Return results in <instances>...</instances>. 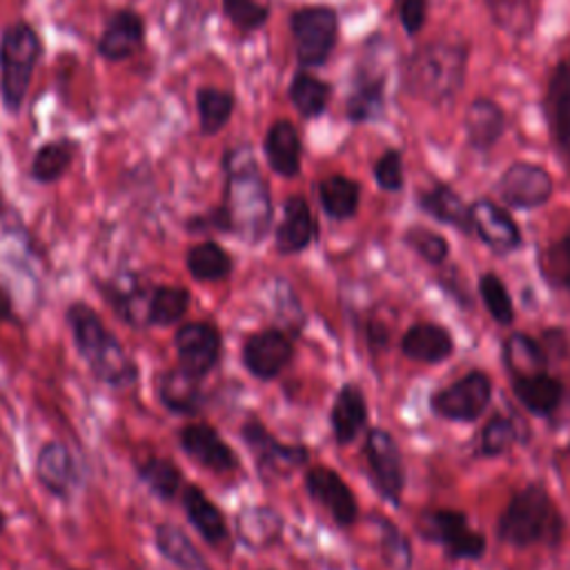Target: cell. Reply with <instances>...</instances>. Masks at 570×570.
Returning a JSON list of instances; mask_svg holds the SVG:
<instances>
[{
	"mask_svg": "<svg viewBox=\"0 0 570 570\" xmlns=\"http://www.w3.org/2000/svg\"><path fill=\"white\" fill-rule=\"evenodd\" d=\"M225 200L223 207L232 223V234L247 243H258L272 223V203L265 180L261 178L249 147H238L225 156Z\"/></svg>",
	"mask_w": 570,
	"mask_h": 570,
	"instance_id": "6da1fadb",
	"label": "cell"
},
{
	"mask_svg": "<svg viewBox=\"0 0 570 570\" xmlns=\"http://www.w3.org/2000/svg\"><path fill=\"white\" fill-rule=\"evenodd\" d=\"M65 318L76 341L78 354L87 361L96 379L111 387H127L138 379L136 361L127 354L122 343L107 330V325L89 303H71L67 307Z\"/></svg>",
	"mask_w": 570,
	"mask_h": 570,
	"instance_id": "7a4b0ae2",
	"label": "cell"
},
{
	"mask_svg": "<svg viewBox=\"0 0 570 570\" xmlns=\"http://www.w3.org/2000/svg\"><path fill=\"white\" fill-rule=\"evenodd\" d=\"M563 517L539 483L517 490L497 519V537L512 548L557 546L563 537Z\"/></svg>",
	"mask_w": 570,
	"mask_h": 570,
	"instance_id": "3957f363",
	"label": "cell"
},
{
	"mask_svg": "<svg viewBox=\"0 0 570 570\" xmlns=\"http://www.w3.org/2000/svg\"><path fill=\"white\" fill-rule=\"evenodd\" d=\"M465 80V49L454 42L423 45L407 62V91L430 105L450 100Z\"/></svg>",
	"mask_w": 570,
	"mask_h": 570,
	"instance_id": "277c9868",
	"label": "cell"
},
{
	"mask_svg": "<svg viewBox=\"0 0 570 570\" xmlns=\"http://www.w3.org/2000/svg\"><path fill=\"white\" fill-rule=\"evenodd\" d=\"M42 45L38 33L24 24V22H16L11 24L0 42V69H2V98H4V107L11 111H18L31 76H33V67L40 58Z\"/></svg>",
	"mask_w": 570,
	"mask_h": 570,
	"instance_id": "5b68a950",
	"label": "cell"
},
{
	"mask_svg": "<svg viewBox=\"0 0 570 570\" xmlns=\"http://www.w3.org/2000/svg\"><path fill=\"white\" fill-rule=\"evenodd\" d=\"M425 541L443 546L450 559L476 561L485 554V537L470 528L468 514L454 508H425L416 519Z\"/></svg>",
	"mask_w": 570,
	"mask_h": 570,
	"instance_id": "8992f818",
	"label": "cell"
},
{
	"mask_svg": "<svg viewBox=\"0 0 570 570\" xmlns=\"http://www.w3.org/2000/svg\"><path fill=\"white\" fill-rule=\"evenodd\" d=\"M240 436L249 448L263 479H281L309 461V450L301 443H281L261 419L249 416L240 425Z\"/></svg>",
	"mask_w": 570,
	"mask_h": 570,
	"instance_id": "52a82bcc",
	"label": "cell"
},
{
	"mask_svg": "<svg viewBox=\"0 0 570 570\" xmlns=\"http://www.w3.org/2000/svg\"><path fill=\"white\" fill-rule=\"evenodd\" d=\"M492 396V381L483 370H472L452 385L436 390L430 396V407L436 416L452 423L476 421Z\"/></svg>",
	"mask_w": 570,
	"mask_h": 570,
	"instance_id": "ba28073f",
	"label": "cell"
},
{
	"mask_svg": "<svg viewBox=\"0 0 570 570\" xmlns=\"http://www.w3.org/2000/svg\"><path fill=\"white\" fill-rule=\"evenodd\" d=\"M289 24L298 62L305 67L325 62L336 45V13L330 7H303L292 13Z\"/></svg>",
	"mask_w": 570,
	"mask_h": 570,
	"instance_id": "9c48e42d",
	"label": "cell"
},
{
	"mask_svg": "<svg viewBox=\"0 0 570 570\" xmlns=\"http://www.w3.org/2000/svg\"><path fill=\"white\" fill-rule=\"evenodd\" d=\"M363 452L376 492L387 503L399 505L405 490V463L396 439L383 428H372L365 436Z\"/></svg>",
	"mask_w": 570,
	"mask_h": 570,
	"instance_id": "30bf717a",
	"label": "cell"
},
{
	"mask_svg": "<svg viewBox=\"0 0 570 570\" xmlns=\"http://www.w3.org/2000/svg\"><path fill=\"white\" fill-rule=\"evenodd\" d=\"M174 347L180 367L196 376H207L220 361V332L207 321L183 323L174 334Z\"/></svg>",
	"mask_w": 570,
	"mask_h": 570,
	"instance_id": "8fae6325",
	"label": "cell"
},
{
	"mask_svg": "<svg viewBox=\"0 0 570 570\" xmlns=\"http://www.w3.org/2000/svg\"><path fill=\"white\" fill-rule=\"evenodd\" d=\"M307 494L334 519L336 525L350 528L358 517V503L343 476L327 465H312L305 472Z\"/></svg>",
	"mask_w": 570,
	"mask_h": 570,
	"instance_id": "7c38bea8",
	"label": "cell"
},
{
	"mask_svg": "<svg viewBox=\"0 0 570 570\" xmlns=\"http://www.w3.org/2000/svg\"><path fill=\"white\" fill-rule=\"evenodd\" d=\"M292 356L294 343L278 327L254 332L243 343V365L258 381H269L278 376L287 367Z\"/></svg>",
	"mask_w": 570,
	"mask_h": 570,
	"instance_id": "4fadbf2b",
	"label": "cell"
},
{
	"mask_svg": "<svg viewBox=\"0 0 570 570\" xmlns=\"http://www.w3.org/2000/svg\"><path fill=\"white\" fill-rule=\"evenodd\" d=\"M470 232L494 254L505 256L521 245V229L512 216L497 203L481 198L470 205Z\"/></svg>",
	"mask_w": 570,
	"mask_h": 570,
	"instance_id": "5bb4252c",
	"label": "cell"
},
{
	"mask_svg": "<svg viewBox=\"0 0 570 570\" xmlns=\"http://www.w3.org/2000/svg\"><path fill=\"white\" fill-rule=\"evenodd\" d=\"M501 198L519 209L541 207L552 196L550 174L532 163H512L499 180Z\"/></svg>",
	"mask_w": 570,
	"mask_h": 570,
	"instance_id": "9a60e30c",
	"label": "cell"
},
{
	"mask_svg": "<svg viewBox=\"0 0 570 570\" xmlns=\"http://www.w3.org/2000/svg\"><path fill=\"white\" fill-rule=\"evenodd\" d=\"M180 448L203 468L225 474L238 468V456L209 423H187L178 432Z\"/></svg>",
	"mask_w": 570,
	"mask_h": 570,
	"instance_id": "2e32d148",
	"label": "cell"
},
{
	"mask_svg": "<svg viewBox=\"0 0 570 570\" xmlns=\"http://www.w3.org/2000/svg\"><path fill=\"white\" fill-rule=\"evenodd\" d=\"M546 116L550 138L563 158H570V58L561 60L548 80Z\"/></svg>",
	"mask_w": 570,
	"mask_h": 570,
	"instance_id": "e0dca14e",
	"label": "cell"
},
{
	"mask_svg": "<svg viewBox=\"0 0 570 570\" xmlns=\"http://www.w3.org/2000/svg\"><path fill=\"white\" fill-rule=\"evenodd\" d=\"M401 352L414 363L436 365L452 356L454 338L445 325L439 323H414L401 338Z\"/></svg>",
	"mask_w": 570,
	"mask_h": 570,
	"instance_id": "ac0fdd59",
	"label": "cell"
},
{
	"mask_svg": "<svg viewBox=\"0 0 570 570\" xmlns=\"http://www.w3.org/2000/svg\"><path fill=\"white\" fill-rule=\"evenodd\" d=\"M367 423L365 394L356 383H343L330 410L332 434L338 445L352 443Z\"/></svg>",
	"mask_w": 570,
	"mask_h": 570,
	"instance_id": "d6986e66",
	"label": "cell"
},
{
	"mask_svg": "<svg viewBox=\"0 0 570 570\" xmlns=\"http://www.w3.org/2000/svg\"><path fill=\"white\" fill-rule=\"evenodd\" d=\"M316 225L309 205L303 196H289L283 205V218L276 227V249L278 254H298L314 240Z\"/></svg>",
	"mask_w": 570,
	"mask_h": 570,
	"instance_id": "ffe728a7",
	"label": "cell"
},
{
	"mask_svg": "<svg viewBox=\"0 0 570 570\" xmlns=\"http://www.w3.org/2000/svg\"><path fill=\"white\" fill-rule=\"evenodd\" d=\"M158 399L174 414H196L205 403L200 376L185 367H171L158 379Z\"/></svg>",
	"mask_w": 570,
	"mask_h": 570,
	"instance_id": "44dd1931",
	"label": "cell"
},
{
	"mask_svg": "<svg viewBox=\"0 0 570 570\" xmlns=\"http://www.w3.org/2000/svg\"><path fill=\"white\" fill-rule=\"evenodd\" d=\"M142 36L145 27L140 16L131 9H120L109 18L98 40V51L107 60H125L136 53V49L142 42Z\"/></svg>",
	"mask_w": 570,
	"mask_h": 570,
	"instance_id": "7402d4cb",
	"label": "cell"
},
{
	"mask_svg": "<svg viewBox=\"0 0 570 570\" xmlns=\"http://www.w3.org/2000/svg\"><path fill=\"white\" fill-rule=\"evenodd\" d=\"M512 392L517 401L537 416H550L563 399V383L548 374H525V376H512Z\"/></svg>",
	"mask_w": 570,
	"mask_h": 570,
	"instance_id": "603a6c76",
	"label": "cell"
},
{
	"mask_svg": "<svg viewBox=\"0 0 570 570\" xmlns=\"http://www.w3.org/2000/svg\"><path fill=\"white\" fill-rule=\"evenodd\" d=\"M183 508L194 530L209 543L220 546L227 539V523L218 505L196 485L187 483L183 490Z\"/></svg>",
	"mask_w": 570,
	"mask_h": 570,
	"instance_id": "cb8c5ba5",
	"label": "cell"
},
{
	"mask_svg": "<svg viewBox=\"0 0 570 570\" xmlns=\"http://www.w3.org/2000/svg\"><path fill=\"white\" fill-rule=\"evenodd\" d=\"M36 476L53 497H67L73 481V459L60 441H47L38 450Z\"/></svg>",
	"mask_w": 570,
	"mask_h": 570,
	"instance_id": "d4e9b609",
	"label": "cell"
},
{
	"mask_svg": "<svg viewBox=\"0 0 570 570\" xmlns=\"http://www.w3.org/2000/svg\"><path fill=\"white\" fill-rule=\"evenodd\" d=\"M265 156L269 167L285 178H294L301 171V138L289 120H276L269 127Z\"/></svg>",
	"mask_w": 570,
	"mask_h": 570,
	"instance_id": "484cf974",
	"label": "cell"
},
{
	"mask_svg": "<svg viewBox=\"0 0 570 570\" xmlns=\"http://www.w3.org/2000/svg\"><path fill=\"white\" fill-rule=\"evenodd\" d=\"M236 530L240 541L252 548H269L283 532V519L269 505H249L236 517Z\"/></svg>",
	"mask_w": 570,
	"mask_h": 570,
	"instance_id": "4316f807",
	"label": "cell"
},
{
	"mask_svg": "<svg viewBox=\"0 0 570 570\" xmlns=\"http://www.w3.org/2000/svg\"><path fill=\"white\" fill-rule=\"evenodd\" d=\"M154 543L156 550L180 570H209L200 550L174 523H158L154 528Z\"/></svg>",
	"mask_w": 570,
	"mask_h": 570,
	"instance_id": "83f0119b",
	"label": "cell"
},
{
	"mask_svg": "<svg viewBox=\"0 0 570 570\" xmlns=\"http://www.w3.org/2000/svg\"><path fill=\"white\" fill-rule=\"evenodd\" d=\"M465 136L476 149H488L497 142L503 131V111L497 102L488 98L474 100L463 118Z\"/></svg>",
	"mask_w": 570,
	"mask_h": 570,
	"instance_id": "f1b7e54d",
	"label": "cell"
},
{
	"mask_svg": "<svg viewBox=\"0 0 570 570\" xmlns=\"http://www.w3.org/2000/svg\"><path fill=\"white\" fill-rule=\"evenodd\" d=\"M501 356H503V365L512 376L546 372V365H548L546 350L530 334H523V332H512L503 341Z\"/></svg>",
	"mask_w": 570,
	"mask_h": 570,
	"instance_id": "f546056e",
	"label": "cell"
},
{
	"mask_svg": "<svg viewBox=\"0 0 570 570\" xmlns=\"http://www.w3.org/2000/svg\"><path fill=\"white\" fill-rule=\"evenodd\" d=\"M185 265H187V272L191 274V278L207 281V283L223 281L234 269V261H232L229 252L223 249L214 240H203V243H196L194 247H189V252L185 256Z\"/></svg>",
	"mask_w": 570,
	"mask_h": 570,
	"instance_id": "4dcf8cb0",
	"label": "cell"
},
{
	"mask_svg": "<svg viewBox=\"0 0 570 570\" xmlns=\"http://www.w3.org/2000/svg\"><path fill=\"white\" fill-rule=\"evenodd\" d=\"M421 209L432 218L452 225L461 232H470V207L459 198V194L448 185H436L419 196Z\"/></svg>",
	"mask_w": 570,
	"mask_h": 570,
	"instance_id": "1f68e13d",
	"label": "cell"
},
{
	"mask_svg": "<svg viewBox=\"0 0 570 570\" xmlns=\"http://www.w3.org/2000/svg\"><path fill=\"white\" fill-rule=\"evenodd\" d=\"M318 198L323 205V212L334 220L352 218L358 209L361 200V187L347 176H327L318 185Z\"/></svg>",
	"mask_w": 570,
	"mask_h": 570,
	"instance_id": "d6a6232c",
	"label": "cell"
},
{
	"mask_svg": "<svg viewBox=\"0 0 570 570\" xmlns=\"http://www.w3.org/2000/svg\"><path fill=\"white\" fill-rule=\"evenodd\" d=\"M191 296L180 285H154L149 294V325L167 327L178 323L189 309Z\"/></svg>",
	"mask_w": 570,
	"mask_h": 570,
	"instance_id": "836d02e7",
	"label": "cell"
},
{
	"mask_svg": "<svg viewBox=\"0 0 570 570\" xmlns=\"http://www.w3.org/2000/svg\"><path fill=\"white\" fill-rule=\"evenodd\" d=\"M196 109H198V120H200L203 134H207V136L218 134L227 125V120L234 111V96L225 89L203 87L196 94Z\"/></svg>",
	"mask_w": 570,
	"mask_h": 570,
	"instance_id": "e575fe53",
	"label": "cell"
},
{
	"mask_svg": "<svg viewBox=\"0 0 570 570\" xmlns=\"http://www.w3.org/2000/svg\"><path fill=\"white\" fill-rule=\"evenodd\" d=\"M492 20L505 33L523 38L534 27V9L530 0H483Z\"/></svg>",
	"mask_w": 570,
	"mask_h": 570,
	"instance_id": "d590c367",
	"label": "cell"
},
{
	"mask_svg": "<svg viewBox=\"0 0 570 570\" xmlns=\"http://www.w3.org/2000/svg\"><path fill=\"white\" fill-rule=\"evenodd\" d=\"M73 154H76V145L71 140H53L42 145L33 156L31 176L38 183H53L69 169Z\"/></svg>",
	"mask_w": 570,
	"mask_h": 570,
	"instance_id": "8d00e7d4",
	"label": "cell"
},
{
	"mask_svg": "<svg viewBox=\"0 0 570 570\" xmlns=\"http://www.w3.org/2000/svg\"><path fill=\"white\" fill-rule=\"evenodd\" d=\"M138 476L149 488V492L160 499H171L183 483L178 465L163 456H149L145 463H140Z\"/></svg>",
	"mask_w": 570,
	"mask_h": 570,
	"instance_id": "74e56055",
	"label": "cell"
},
{
	"mask_svg": "<svg viewBox=\"0 0 570 570\" xmlns=\"http://www.w3.org/2000/svg\"><path fill=\"white\" fill-rule=\"evenodd\" d=\"M289 98L303 116L312 118L325 111L330 100V85L312 73H296L289 85Z\"/></svg>",
	"mask_w": 570,
	"mask_h": 570,
	"instance_id": "f35d334b",
	"label": "cell"
},
{
	"mask_svg": "<svg viewBox=\"0 0 570 570\" xmlns=\"http://www.w3.org/2000/svg\"><path fill=\"white\" fill-rule=\"evenodd\" d=\"M517 436H519V432H517V425L512 419H508L503 414H492L485 421V425L481 428L476 454L485 456V459L501 456L517 443Z\"/></svg>",
	"mask_w": 570,
	"mask_h": 570,
	"instance_id": "ab89813d",
	"label": "cell"
},
{
	"mask_svg": "<svg viewBox=\"0 0 570 570\" xmlns=\"http://www.w3.org/2000/svg\"><path fill=\"white\" fill-rule=\"evenodd\" d=\"M539 265L552 287L570 292V229L543 249Z\"/></svg>",
	"mask_w": 570,
	"mask_h": 570,
	"instance_id": "60d3db41",
	"label": "cell"
},
{
	"mask_svg": "<svg viewBox=\"0 0 570 570\" xmlns=\"http://www.w3.org/2000/svg\"><path fill=\"white\" fill-rule=\"evenodd\" d=\"M479 294H481V301L494 323L512 325L514 305H512L505 283L494 272H485L479 276Z\"/></svg>",
	"mask_w": 570,
	"mask_h": 570,
	"instance_id": "b9f144b4",
	"label": "cell"
},
{
	"mask_svg": "<svg viewBox=\"0 0 570 570\" xmlns=\"http://www.w3.org/2000/svg\"><path fill=\"white\" fill-rule=\"evenodd\" d=\"M381 530V557L390 570H410L412 568V546L407 537L385 517H374Z\"/></svg>",
	"mask_w": 570,
	"mask_h": 570,
	"instance_id": "7bdbcfd3",
	"label": "cell"
},
{
	"mask_svg": "<svg viewBox=\"0 0 570 570\" xmlns=\"http://www.w3.org/2000/svg\"><path fill=\"white\" fill-rule=\"evenodd\" d=\"M405 243L430 265H443L450 256V243L445 240V236L421 225L405 232Z\"/></svg>",
	"mask_w": 570,
	"mask_h": 570,
	"instance_id": "ee69618b",
	"label": "cell"
},
{
	"mask_svg": "<svg viewBox=\"0 0 570 570\" xmlns=\"http://www.w3.org/2000/svg\"><path fill=\"white\" fill-rule=\"evenodd\" d=\"M381 82L372 78H363L354 85V91L347 100V114L352 120H370L381 109Z\"/></svg>",
	"mask_w": 570,
	"mask_h": 570,
	"instance_id": "f6af8a7d",
	"label": "cell"
},
{
	"mask_svg": "<svg viewBox=\"0 0 570 570\" xmlns=\"http://www.w3.org/2000/svg\"><path fill=\"white\" fill-rule=\"evenodd\" d=\"M223 9L240 31L258 29L267 20V7L256 0H223Z\"/></svg>",
	"mask_w": 570,
	"mask_h": 570,
	"instance_id": "bcb514c9",
	"label": "cell"
},
{
	"mask_svg": "<svg viewBox=\"0 0 570 570\" xmlns=\"http://www.w3.org/2000/svg\"><path fill=\"white\" fill-rule=\"evenodd\" d=\"M374 178L381 189L396 191L403 185V163L396 149H387L374 165Z\"/></svg>",
	"mask_w": 570,
	"mask_h": 570,
	"instance_id": "7dc6e473",
	"label": "cell"
},
{
	"mask_svg": "<svg viewBox=\"0 0 570 570\" xmlns=\"http://www.w3.org/2000/svg\"><path fill=\"white\" fill-rule=\"evenodd\" d=\"M428 13V0H399V16L405 31L414 33L423 27Z\"/></svg>",
	"mask_w": 570,
	"mask_h": 570,
	"instance_id": "c3c4849f",
	"label": "cell"
},
{
	"mask_svg": "<svg viewBox=\"0 0 570 570\" xmlns=\"http://www.w3.org/2000/svg\"><path fill=\"white\" fill-rule=\"evenodd\" d=\"M367 338H370V345L372 350H383L387 345V338H390V332L385 330V325L372 321L367 325Z\"/></svg>",
	"mask_w": 570,
	"mask_h": 570,
	"instance_id": "681fc988",
	"label": "cell"
},
{
	"mask_svg": "<svg viewBox=\"0 0 570 570\" xmlns=\"http://www.w3.org/2000/svg\"><path fill=\"white\" fill-rule=\"evenodd\" d=\"M7 318H11V298H9V294L0 287V323L7 321Z\"/></svg>",
	"mask_w": 570,
	"mask_h": 570,
	"instance_id": "f907efd6",
	"label": "cell"
},
{
	"mask_svg": "<svg viewBox=\"0 0 570 570\" xmlns=\"http://www.w3.org/2000/svg\"><path fill=\"white\" fill-rule=\"evenodd\" d=\"M4 523H7V519H4V514H2V512H0V532H2V530H4Z\"/></svg>",
	"mask_w": 570,
	"mask_h": 570,
	"instance_id": "816d5d0a",
	"label": "cell"
},
{
	"mask_svg": "<svg viewBox=\"0 0 570 570\" xmlns=\"http://www.w3.org/2000/svg\"><path fill=\"white\" fill-rule=\"evenodd\" d=\"M0 212H2V198H0Z\"/></svg>",
	"mask_w": 570,
	"mask_h": 570,
	"instance_id": "f5cc1de1",
	"label": "cell"
}]
</instances>
